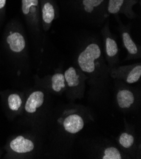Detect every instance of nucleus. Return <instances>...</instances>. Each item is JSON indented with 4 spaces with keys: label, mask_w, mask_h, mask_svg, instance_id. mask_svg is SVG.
I'll list each match as a JSON object with an SVG mask.
<instances>
[{
    "label": "nucleus",
    "mask_w": 141,
    "mask_h": 159,
    "mask_svg": "<svg viewBox=\"0 0 141 159\" xmlns=\"http://www.w3.org/2000/svg\"><path fill=\"white\" fill-rule=\"evenodd\" d=\"M77 67L88 77L87 82L93 91H102L108 80V67L99 41L90 39L82 45L77 54Z\"/></svg>",
    "instance_id": "obj_1"
},
{
    "label": "nucleus",
    "mask_w": 141,
    "mask_h": 159,
    "mask_svg": "<svg viewBox=\"0 0 141 159\" xmlns=\"http://www.w3.org/2000/svg\"><path fill=\"white\" fill-rule=\"evenodd\" d=\"M3 46L10 61L21 73L29 67V56L27 35L22 23L13 19L6 25L3 34Z\"/></svg>",
    "instance_id": "obj_2"
},
{
    "label": "nucleus",
    "mask_w": 141,
    "mask_h": 159,
    "mask_svg": "<svg viewBox=\"0 0 141 159\" xmlns=\"http://www.w3.org/2000/svg\"><path fill=\"white\" fill-rule=\"evenodd\" d=\"M26 93L24 111L20 116L21 122L33 131L39 133L47 122L49 93L36 86Z\"/></svg>",
    "instance_id": "obj_3"
},
{
    "label": "nucleus",
    "mask_w": 141,
    "mask_h": 159,
    "mask_svg": "<svg viewBox=\"0 0 141 159\" xmlns=\"http://www.w3.org/2000/svg\"><path fill=\"white\" fill-rule=\"evenodd\" d=\"M5 158H33L41 150V141L39 133L26 132L11 136L5 146Z\"/></svg>",
    "instance_id": "obj_4"
},
{
    "label": "nucleus",
    "mask_w": 141,
    "mask_h": 159,
    "mask_svg": "<svg viewBox=\"0 0 141 159\" xmlns=\"http://www.w3.org/2000/svg\"><path fill=\"white\" fill-rule=\"evenodd\" d=\"M39 1L21 0V11L36 47L42 51L44 43V32L41 22Z\"/></svg>",
    "instance_id": "obj_5"
},
{
    "label": "nucleus",
    "mask_w": 141,
    "mask_h": 159,
    "mask_svg": "<svg viewBox=\"0 0 141 159\" xmlns=\"http://www.w3.org/2000/svg\"><path fill=\"white\" fill-rule=\"evenodd\" d=\"M66 83L65 93L70 100L81 99L84 96L88 77L77 67L70 66L64 72Z\"/></svg>",
    "instance_id": "obj_6"
},
{
    "label": "nucleus",
    "mask_w": 141,
    "mask_h": 159,
    "mask_svg": "<svg viewBox=\"0 0 141 159\" xmlns=\"http://www.w3.org/2000/svg\"><path fill=\"white\" fill-rule=\"evenodd\" d=\"M115 96L117 107L123 112L134 110L140 102V93L128 84L115 80Z\"/></svg>",
    "instance_id": "obj_7"
},
{
    "label": "nucleus",
    "mask_w": 141,
    "mask_h": 159,
    "mask_svg": "<svg viewBox=\"0 0 141 159\" xmlns=\"http://www.w3.org/2000/svg\"><path fill=\"white\" fill-rule=\"evenodd\" d=\"M0 95L5 115L9 120H13L22 114L27 96L26 92L8 89L1 91Z\"/></svg>",
    "instance_id": "obj_8"
},
{
    "label": "nucleus",
    "mask_w": 141,
    "mask_h": 159,
    "mask_svg": "<svg viewBox=\"0 0 141 159\" xmlns=\"http://www.w3.org/2000/svg\"><path fill=\"white\" fill-rule=\"evenodd\" d=\"M108 0H74L75 7L86 17L95 21H103L108 19Z\"/></svg>",
    "instance_id": "obj_9"
},
{
    "label": "nucleus",
    "mask_w": 141,
    "mask_h": 159,
    "mask_svg": "<svg viewBox=\"0 0 141 159\" xmlns=\"http://www.w3.org/2000/svg\"><path fill=\"white\" fill-rule=\"evenodd\" d=\"M61 130L66 134L75 135L83 129L86 119L80 110L72 108L67 110L59 119Z\"/></svg>",
    "instance_id": "obj_10"
},
{
    "label": "nucleus",
    "mask_w": 141,
    "mask_h": 159,
    "mask_svg": "<svg viewBox=\"0 0 141 159\" xmlns=\"http://www.w3.org/2000/svg\"><path fill=\"white\" fill-rule=\"evenodd\" d=\"M101 34L103 41L104 58L108 67L117 66L119 63L118 46L114 35L109 29V20L106 21L102 28Z\"/></svg>",
    "instance_id": "obj_11"
},
{
    "label": "nucleus",
    "mask_w": 141,
    "mask_h": 159,
    "mask_svg": "<svg viewBox=\"0 0 141 159\" xmlns=\"http://www.w3.org/2000/svg\"><path fill=\"white\" fill-rule=\"evenodd\" d=\"M109 75L115 80L122 81L128 84H132L139 81L141 77V63L108 67Z\"/></svg>",
    "instance_id": "obj_12"
},
{
    "label": "nucleus",
    "mask_w": 141,
    "mask_h": 159,
    "mask_svg": "<svg viewBox=\"0 0 141 159\" xmlns=\"http://www.w3.org/2000/svg\"><path fill=\"white\" fill-rule=\"evenodd\" d=\"M34 80L36 86L44 89L49 93L61 94L66 89L65 79L62 71H57L41 78L36 75Z\"/></svg>",
    "instance_id": "obj_13"
},
{
    "label": "nucleus",
    "mask_w": 141,
    "mask_h": 159,
    "mask_svg": "<svg viewBox=\"0 0 141 159\" xmlns=\"http://www.w3.org/2000/svg\"><path fill=\"white\" fill-rule=\"evenodd\" d=\"M39 12L42 30L49 31L53 21L58 17V10L55 0H39Z\"/></svg>",
    "instance_id": "obj_14"
},
{
    "label": "nucleus",
    "mask_w": 141,
    "mask_h": 159,
    "mask_svg": "<svg viewBox=\"0 0 141 159\" xmlns=\"http://www.w3.org/2000/svg\"><path fill=\"white\" fill-rule=\"evenodd\" d=\"M119 24L118 30L122 39L123 46L127 52L126 60H137L141 57L140 46L134 41L130 33V29L127 25H125L120 20H118Z\"/></svg>",
    "instance_id": "obj_15"
},
{
    "label": "nucleus",
    "mask_w": 141,
    "mask_h": 159,
    "mask_svg": "<svg viewBox=\"0 0 141 159\" xmlns=\"http://www.w3.org/2000/svg\"><path fill=\"white\" fill-rule=\"evenodd\" d=\"M138 3V0H108L107 11L112 15L123 14L130 19L137 17L133 7Z\"/></svg>",
    "instance_id": "obj_16"
},
{
    "label": "nucleus",
    "mask_w": 141,
    "mask_h": 159,
    "mask_svg": "<svg viewBox=\"0 0 141 159\" xmlns=\"http://www.w3.org/2000/svg\"><path fill=\"white\" fill-rule=\"evenodd\" d=\"M118 147L131 157H137V143L134 131L132 128H126L117 138Z\"/></svg>",
    "instance_id": "obj_17"
},
{
    "label": "nucleus",
    "mask_w": 141,
    "mask_h": 159,
    "mask_svg": "<svg viewBox=\"0 0 141 159\" xmlns=\"http://www.w3.org/2000/svg\"><path fill=\"white\" fill-rule=\"evenodd\" d=\"M98 158L101 159H125L130 157L124 153L118 147L106 145L102 147L98 152Z\"/></svg>",
    "instance_id": "obj_18"
},
{
    "label": "nucleus",
    "mask_w": 141,
    "mask_h": 159,
    "mask_svg": "<svg viewBox=\"0 0 141 159\" xmlns=\"http://www.w3.org/2000/svg\"><path fill=\"white\" fill-rule=\"evenodd\" d=\"M6 8L7 0H0V27L3 24L5 19Z\"/></svg>",
    "instance_id": "obj_19"
},
{
    "label": "nucleus",
    "mask_w": 141,
    "mask_h": 159,
    "mask_svg": "<svg viewBox=\"0 0 141 159\" xmlns=\"http://www.w3.org/2000/svg\"><path fill=\"white\" fill-rule=\"evenodd\" d=\"M2 153H3V152H2V149L0 148V158H1V157H2Z\"/></svg>",
    "instance_id": "obj_20"
},
{
    "label": "nucleus",
    "mask_w": 141,
    "mask_h": 159,
    "mask_svg": "<svg viewBox=\"0 0 141 159\" xmlns=\"http://www.w3.org/2000/svg\"><path fill=\"white\" fill-rule=\"evenodd\" d=\"M0 93H1V91H0Z\"/></svg>",
    "instance_id": "obj_21"
}]
</instances>
